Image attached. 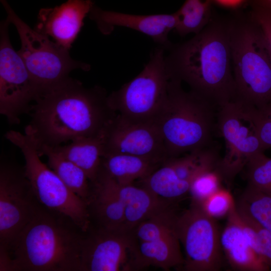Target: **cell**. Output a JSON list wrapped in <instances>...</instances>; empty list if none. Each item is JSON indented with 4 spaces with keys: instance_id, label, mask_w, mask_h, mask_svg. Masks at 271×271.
Instances as JSON below:
<instances>
[{
    "instance_id": "cell-4",
    "label": "cell",
    "mask_w": 271,
    "mask_h": 271,
    "mask_svg": "<svg viewBox=\"0 0 271 271\" xmlns=\"http://www.w3.org/2000/svg\"><path fill=\"white\" fill-rule=\"evenodd\" d=\"M171 78L166 99L154 123L161 133L169 158L213 144L218 107Z\"/></svg>"
},
{
    "instance_id": "cell-7",
    "label": "cell",
    "mask_w": 271,
    "mask_h": 271,
    "mask_svg": "<svg viewBox=\"0 0 271 271\" xmlns=\"http://www.w3.org/2000/svg\"><path fill=\"white\" fill-rule=\"evenodd\" d=\"M1 2L8 14L7 19L18 32L21 47L18 52L38 88L39 96L68 78L72 71L88 70L87 64L73 59L69 50L29 26L6 0Z\"/></svg>"
},
{
    "instance_id": "cell-27",
    "label": "cell",
    "mask_w": 271,
    "mask_h": 271,
    "mask_svg": "<svg viewBox=\"0 0 271 271\" xmlns=\"http://www.w3.org/2000/svg\"><path fill=\"white\" fill-rule=\"evenodd\" d=\"M247 186L271 196V158L263 152L252 157L245 167Z\"/></svg>"
},
{
    "instance_id": "cell-24",
    "label": "cell",
    "mask_w": 271,
    "mask_h": 271,
    "mask_svg": "<svg viewBox=\"0 0 271 271\" xmlns=\"http://www.w3.org/2000/svg\"><path fill=\"white\" fill-rule=\"evenodd\" d=\"M37 150L40 157H47L48 166L69 189L87 204L91 194V184L85 172L50 147L43 146Z\"/></svg>"
},
{
    "instance_id": "cell-19",
    "label": "cell",
    "mask_w": 271,
    "mask_h": 271,
    "mask_svg": "<svg viewBox=\"0 0 271 271\" xmlns=\"http://www.w3.org/2000/svg\"><path fill=\"white\" fill-rule=\"evenodd\" d=\"M91 184V194L87 203L90 225L125 231L123 207L108 176L100 169L96 179Z\"/></svg>"
},
{
    "instance_id": "cell-13",
    "label": "cell",
    "mask_w": 271,
    "mask_h": 271,
    "mask_svg": "<svg viewBox=\"0 0 271 271\" xmlns=\"http://www.w3.org/2000/svg\"><path fill=\"white\" fill-rule=\"evenodd\" d=\"M216 147L179 157L170 158L149 176L138 181L143 186L167 202L179 199L189 193L194 178L201 173L216 168L220 159Z\"/></svg>"
},
{
    "instance_id": "cell-3",
    "label": "cell",
    "mask_w": 271,
    "mask_h": 271,
    "mask_svg": "<svg viewBox=\"0 0 271 271\" xmlns=\"http://www.w3.org/2000/svg\"><path fill=\"white\" fill-rule=\"evenodd\" d=\"M85 232L41 205L10 248L12 271H82Z\"/></svg>"
},
{
    "instance_id": "cell-34",
    "label": "cell",
    "mask_w": 271,
    "mask_h": 271,
    "mask_svg": "<svg viewBox=\"0 0 271 271\" xmlns=\"http://www.w3.org/2000/svg\"><path fill=\"white\" fill-rule=\"evenodd\" d=\"M258 5L271 9V0H250Z\"/></svg>"
},
{
    "instance_id": "cell-29",
    "label": "cell",
    "mask_w": 271,
    "mask_h": 271,
    "mask_svg": "<svg viewBox=\"0 0 271 271\" xmlns=\"http://www.w3.org/2000/svg\"><path fill=\"white\" fill-rule=\"evenodd\" d=\"M223 179L215 169L205 171L193 180L189 191L192 203L200 205L212 194L222 188Z\"/></svg>"
},
{
    "instance_id": "cell-35",
    "label": "cell",
    "mask_w": 271,
    "mask_h": 271,
    "mask_svg": "<svg viewBox=\"0 0 271 271\" xmlns=\"http://www.w3.org/2000/svg\"><path fill=\"white\" fill-rule=\"evenodd\" d=\"M260 109L263 110L271 118V101Z\"/></svg>"
},
{
    "instance_id": "cell-2",
    "label": "cell",
    "mask_w": 271,
    "mask_h": 271,
    "mask_svg": "<svg viewBox=\"0 0 271 271\" xmlns=\"http://www.w3.org/2000/svg\"><path fill=\"white\" fill-rule=\"evenodd\" d=\"M166 59L171 78L218 108L235 97L229 20L212 19Z\"/></svg>"
},
{
    "instance_id": "cell-18",
    "label": "cell",
    "mask_w": 271,
    "mask_h": 271,
    "mask_svg": "<svg viewBox=\"0 0 271 271\" xmlns=\"http://www.w3.org/2000/svg\"><path fill=\"white\" fill-rule=\"evenodd\" d=\"M222 252L231 266L240 271H265L269 269L253 248L235 207L227 216L220 233Z\"/></svg>"
},
{
    "instance_id": "cell-31",
    "label": "cell",
    "mask_w": 271,
    "mask_h": 271,
    "mask_svg": "<svg viewBox=\"0 0 271 271\" xmlns=\"http://www.w3.org/2000/svg\"><path fill=\"white\" fill-rule=\"evenodd\" d=\"M249 14L260 28L271 59V9L250 2Z\"/></svg>"
},
{
    "instance_id": "cell-20",
    "label": "cell",
    "mask_w": 271,
    "mask_h": 271,
    "mask_svg": "<svg viewBox=\"0 0 271 271\" xmlns=\"http://www.w3.org/2000/svg\"><path fill=\"white\" fill-rule=\"evenodd\" d=\"M108 177L122 205L124 229L127 232H131L141 222L171 205V203L161 199L143 186H135L133 184L120 185Z\"/></svg>"
},
{
    "instance_id": "cell-28",
    "label": "cell",
    "mask_w": 271,
    "mask_h": 271,
    "mask_svg": "<svg viewBox=\"0 0 271 271\" xmlns=\"http://www.w3.org/2000/svg\"><path fill=\"white\" fill-rule=\"evenodd\" d=\"M237 209L253 248L271 269L270 233L244 212Z\"/></svg>"
},
{
    "instance_id": "cell-14",
    "label": "cell",
    "mask_w": 271,
    "mask_h": 271,
    "mask_svg": "<svg viewBox=\"0 0 271 271\" xmlns=\"http://www.w3.org/2000/svg\"><path fill=\"white\" fill-rule=\"evenodd\" d=\"M133 253L131 232L90 225L83 241L82 271L134 270Z\"/></svg>"
},
{
    "instance_id": "cell-26",
    "label": "cell",
    "mask_w": 271,
    "mask_h": 271,
    "mask_svg": "<svg viewBox=\"0 0 271 271\" xmlns=\"http://www.w3.org/2000/svg\"><path fill=\"white\" fill-rule=\"evenodd\" d=\"M236 207L271 234V196L247 186Z\"/></svg>"
},
{
    "instance_id": "cell-11",
    "label": "cell",
    "mask_w": 271,
    "mask_h": 271,
    "mask_svg": "<svg viewBox=\"0 0 271 271\" xmlns=\"http://www.w3.org/2000/svg\"><path fill=\"white\" fill-rule=\"evenodd\" d=\"M176 229L185 251L183 269L186 271H217L222 265L220 233L216 219L200 205L191 203L178 214Z\"/></svg>"
},
{
    "instance_id": "cell-10",
    "label": "cell",
    "mask_w": 271,
    "mask_h": 271,
    "mask_svg": "<svg viewBox=\"0 0 271 271\" xmlns=\"http://www.w3.org/2000/svg\"><path fill=\"white\" fill-rule=\"evenodd\" d=\"M41 206L24 167L3 154L0 161V253L12 243Z\"/></svg>"
},
{
    "instance_id": "cell-21",
    "label": "cell",
    "mask_w": 271,
    "mask_h": 271,
    "mask_svg": "<svg viewBox=\"0 0 271 271\" xmlns=\"http://www.w3.org/2000/svg\"><path fill=\"white\" fill-rule=\"evenodd\" d=\"M180 244L176 229L151 241L134 240V270L154 266L169 270L183 266L184 257Z\"/></svg>"
},
{
    "instance_id": "cell-8",
    "label": "cell",
    "mask_w": 271,
    "mask_h": 271,
    "mask_svg": "<svg viewBox=\"0 0 271 271\" xmlns=\"http://www.w3.org/2000/svg\"><path fill=\"white\" fill-rule=\"evenodd\" d=\"M255 109L236 97L218 108L216 131L226 150L216 169L223 180L232 181L252 157L267 149L257 134Z\"/></svg>"
},
{
    "instance_id": "cell-12",
    "label": "cell",
    "mask_w": 271,
    "mask_h": 271,
    "mask_svg": "<svg viewBox=\"0 0 271 271\" xmlns=\"http://www.w3.org/2000/svg\"><path fill=\"white\" fill-rule=\"evenodd\" d=\"M11 23L0 26V113L10 124L20 122V116L30 112L39 96L38 88L22 57L13 48L9 35Z\"/></svg>"
},
{
    "instance_id": "cell-30",
    "label": "cell",
    "mask_w": 271,
    "mask_h": 271,
    "mask_svg": "<svg viewBox=\"0 0 271 271\" xmlns=\"http://www.w3.org/2000/svg\"><path fill=\"white\" fill-rule=\"evenodd\" d=\"M236 205L231 193L221 188L199 205L206 214L216 219L227 217Z\"/></svg>"
},
{
    "instance_id": "cell-17",
    "label": "cell",
    "mask_w": 271,
    "mask_h": 271,
    "mask_svg": "<svg viewBox=\"0 0 271 271\" xmlns=\"http://www.w3.org/2000/svg\"><path fill=\"white\" fill-rule=\"evenodd\" d=\"M89 14L103 34L110 33L115 26L124 27L142 33L166 46L169 43V33L177 25L176 13L134 15L104 11L94 6Z\"/></svg>"
},
{
    "instance_id": "cell-22",
    "label": "cell",
    "mask_w": 271,
    "mask_h": 271,
    "mask_svg": "<svg viewBox=\"0 0 271 271\" xmlns=\"http://www.w3.org/2000/svg\"><path fill=\"white\" fill-rule=\"evenodd\" d=\"M162 163L130 155L107 154L102 156L101 169L118 184L129 185L144 179Z\"/></svg>"
},
{
    "instance_id": "cell-33",
    "label": "cell",
    "mask_w": 271,
    "mask_h": 271,
    "mask_svg": "<svg viewBox=\"0 0 271 271\" xmlns=\"http://www.w3.org/2000/svg\"><path fill=\"white\" fill-rule=\"evenodd\" d=\"M248 0H212L213 3L224 8L236 10L243 6Z\"/></svg>"
},
{
    "instance_id": "cell-9",
    "label": "cell",
    "mask_w": 271,
    "mask_h": 271,
    "mask_svg": "<svg viewBox=\"0 0 271 271\" xmlns=\"http://www.w3.org/2000/svg\"><path fill=\"white\" fill-rule=\"evenodd\" d=\"M171 79L164 50L157 49L139 75L108 95V103L126 119L154 122L167 96Z\"/></svg>"
},
{
    "instance_id": "cell-32",
    "label": "cell",
    "mask_w": 271,
    "mask_h": 271,
    "mask_svg": "<svg viewBox=\"0 0 271 271\" xmlns=\"http://www.w3.org/2000/svg\"><path fill=\"white\" fill-rule=\"evenodd\" d=\"M255 122L260 140L267 149L271 148V118L263 110L255 108Z\"/></svg>"
},
{
    "instance_id": "cell-6",
    "label": "cell",
    "mask_w": 271,
    "mask_h": 271,
    "mask_svg": "<svg viewBox=\"0 0 271 271\" xmlns=\"http://www.w3.org/2000/svg\"><path fill=\"white\" fill-rule=\"evenodd\" d=\"M5 137L23 154L25 174L39 202L46 208L69 217L85 232L90 226L86 203L72 192L40 159L36 145L27 134L10 130Z\"/></svg>"
},
{
    "instance_id": "cell-23",
    "label": "cell",
    "mask_w": 271,
    "mask_h": 271,
    "mask_svg": "<svg viewBox=\"0 0 271 271\" xmlns=\"http://www.w3.org/2000/svg\"><path fill=\"white\" fill-rule=\"evenodd\" d=\"M103 134L81 138L69 144L51 148L82 169L93 183L101 168L104 153Z\"/></svg>"
},
{
    "instance_id": "cell-16",
    "label": "cell",
    "mask_w": 271,
    "mask_h": 271,
    "mask_svg": "<svg viewBox=\"0 0 271 271\" xmlns=\"http://www.w3.org/2000/svg\"><path fill=\"white\" fill-rule=\"evenodd\" d=\"M93 6L92 0H68L53 8L42 9L35 29L69 50Z\"/></svg>"
},
{
    "instance_id": "cell-1",
    "label": "cell",
    "mask_w": 271,
    "mask_h": 271,
    "mask_svg": "<svg viewBox=\"0 0 271 271\" xmlns=\"http://www.w3.org/2000/svg\"><path fill=\"white\" fill-rule=\"evenodd\" d=\"M35 102L25 133L37 148L103 135L117 114L102 88H86L70 77L43 92Z\"/></svg>"
},
{
    "instance_id": "cell-25",
    "label": "cell",
    "mask_w": 271,
    "mask_h": 271,
    "mask_svg": "<svg viewBox=\"0 0 271 271\" xmlns=\"http://www.w3.org/2000/svg\"><path fill=\"white\" fill-rule=\"evenodd\" d=\"M212 0H186L176 12V32L181 36L199 33L212 20Z\"/></svg>"
},
{
    "instance_id": "cell-15",
    "label": "cell",
    "mask_w": 271,
    "mask_h": 271,
    "mask_svg": "<svg viewBox=\"0 0 271 271\" xmlns=\"http://www.w3.org/2000/svg\"><path fill=\"white\" fill-rule=\"evenodd\" d=\"M103 155L127 154L163 163L169 158L157 126L154 122H134L119 114L103 134Z\"/></svg>"
},
{
    "instance_id": "cell-5",
    "label": "cell",
    "mask_w": 271,
    "mask_h": 271,
    "mask_svg": "<svg viewBox=\"0 0 271 271\" xmlns=\"http://www.w3.org/2000/svg\"><path fill=\"white\" fill-rule=\"evenodd\" d=\"M229 23L235 97L261 108L271 101V59L265 40L249 13Z\"/></svg>"
}]
</instances>
